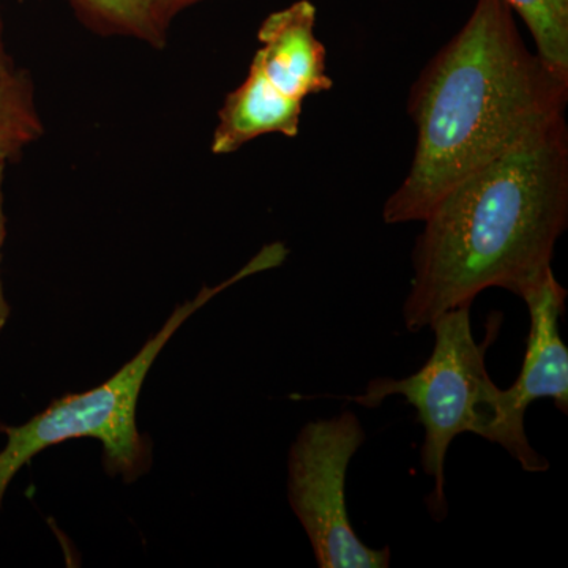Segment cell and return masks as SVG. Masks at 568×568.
Masks as SVG:
<instances>
[{
  "instance_id": "obj_1",
  "label": "cell",
  "mask_w": 568,
  "mask_h": 568,
  "mask_svg": "<svg viewBox=\"0 0 568 568\" xmlns=\"http://www.w3.org/2000/svg\"><path fill=\"white\" fill-rule=\"evenodd\" d=\"M567 100L568 77L526 47L507 0H477L413 85L416 152L384 222H424L467 175L566 119Z\"/></svg>"
},
{
  "instance_id": "obj_2",
  "label": "cell",
  "mask_w": 568,
  "mask_h": 568,
  "mask_svg": "<svg viewBox=\"0 0 568 568\" xmlns=\"http://www.w3.org/2000/svg\"><path fill=\"white\" fill-rule=\"evenodd\" d=\"M424 223L403 306L407 331L473 305L489 287L521 297L551 268L568 223L566 119L467 175Z\"/></svg>"
},
{
  "instance_id": "obj_3",
  "label": "cell",
  "mask_w": 568,
  "mask_h": 568,
  "mask_svg": "<svg viewBox=\"0 0 568 568\" xmlns=\"http://www.w3.org/2000/svg\"><path fill=\"white\" fill-rule=\"evenodd\" d=\"M286 246H264L233 278L215 287H203L193 301L178 306L159 334L148 339L132 361L100 386L81 394L63 395L31 420L18 426L0 425L7 444L0 450V507L11 480L37 455L71 439H97L103 446L108 474L133 480L148 463V447L138 432L136 407L145 377L175 332L212 301L216 294L257 272L278 267L286 260Z\"/></svg>"
},
{
  "instance_id": "obj_4",
  "label": "cell",
  "mask_w": 568,
  "mask_h": 568,
  "mask_svg": "<svg viewBox=\"0 0 568 568\" xmlns=\"http://www.w3.org/2000/svg\"><path fill=\"white\" fill-rule=\"evenodd\" d=\"M429 328L435 332V346L417 373L402 379L377 377L364 394L346 399L375 409L388 396L398 395L417 410L425 432L422 469L435 481L426 506L433 519L443 521L448 511L446 459L455 437L474 433L496 444L499 387L493 383L485 364V354L496 332L481 343L474 339L470 305L443 313Z\"/></svg>"
},
{
  "instance_id": "obj_5",
  "label": "cell",
  "mask_w": 568,
  "mask_h": 568,
  "mask_svg": "<svg viewBox=\"0 0 568 568\" xmlns=\"http://www.w3.org/2000/svg\"><path fill=\"white\" fill-rule=\"evenodd\" d=\"M365 437L361 418L345 410L306 424L291 447L287 497L321 568L390 566V549L365 545L347 515V467Z\"/></svg>"
},
{
  "instance_id": "obj_6",
  "label": "cell",
  "mask_w": 568,
  "mask_h": 568,
  "mask_svg": "<svg viewBox=\"0 0 568 568\" xmlns=\"http://www.w3.org/2000/svg\"><path fill=\"white\" fill-rule=\"evenodd\" d=\"M530 316L525 362L514 386L497 394L496 444L506 448L523 469L537 474L549 463L530 446L525 414L537 399L551 398L560 413H568V349L559 334V320L566 308L567 291L552 268L521 295Z\"/></svg>"
},
{
  "instance_id": "obj_7",
  "label": "cell",
  "mask_w": 568,
  "mask_h": 568,
  "mask_svg": "<svg viewBox=\"0 0 568 568\" xmlns=\"http://www.w3.org/2000/svg\"><path fill=\"white\" fill-rule=\"evenodd\" d=\"M316 7L297 0L274 11L261 24V48L253 62L283 95L297 102L327 92L332 80L325 71V48L315 33Z\"/></svg>"
},
{
  "instance_id": "obj_8",
  "label": "cell",
  "mask_w": 568,
  "mask_h": 568,
  "mask_svg": "<svg viewBox=\"0 0 568 568\" xmlns=\"http://www.w3.org/2000/svg\"><path fill=\"white\" fill-rule=\"evenodd\" d=\"M304 103L276 91L263 71L250 65L246 80L227 95L213 133L212 152L226 155L263 134L294 138L301 126Z\"/></svg>"
},
{
  "instance_id": "obj_9",
  "label": "cell",
  "mask_w": 568,
  "mask_h": 568,
  "mask_svg": "<svg viewBox=\"0 0 568 568\" xmlns=\"http://www.w3.org/2000/svg\"><path fill=\"white\" fill-rule=\"evenodd\" d=\"M41 130L28 73L13 69L0 77V163L17 160Z\"/></svg>"
},
{
  "instance_id": "obj_10",
  "label": "cell",
  "mask_w": 568,
  "mask_h": 568,
  "mask_svg": "<svg viewBox=\"0 0 568 568\" xmlns=\"http://www.w3.org/2000/svg\"><path fill=\"white\" fill-rule=\"evenodd\" d=\"M74 9L95 28L136 37L149 43L164 40V22L151 0H71Z\"/></svg>"
},
{
  "instance_id": "obj_11",
  "label": "cell",
  "mask_w": 568,
  "mask_h": 568,
  "mask_svg": "<svg viewBox=\"0 0 568 568\" xmlns=\"http://www.w3.org/2000/svg\"><path fill=\"white\" fill-rule=\"evenodd\" d=\"M528 26L537 54L568 77V0H507Z\"/></svg>"
},
{
  "instance_id": "obj_12",
  "label": "cell",
  "mask_w": 568,
  "mask_h": 568,
  "mask_svg": "<svg viewBox=\"0 0 568 568\" xmlns=\"http://www.w3.org/2000/svg\"><path fill=\"white\" fill-rule=\"evenodd\" d=\"M3 174H6V163H0V263H2V246L7 237V220L3 213ZM10 316V305L3 294L2 276H0V332L7 325Z\"/></svg>"
},
{
  "instance_id": "obj_13",
  "label": "cell",
  "mask_w": 568,
  "mask_h": 568,
  "mask_svg": "<svg viewBox=\"0 0 568 568\" xmlns=\"http://www.w3.org/2000/svg\"><path fill=\"white\" fill-rule=\"evenodd\" d=\"M153 9L160 14L164 22L170 21L173 14L178 13L183 7L196 2V0H151Z\"/></svg>"
},
{
  "instance_id": "obj_14",
  "label": "cell",
  "mask_w": 568,
  "mask_h": 568,
  "mask_svg": "<svg viewBox=\"0 0 568 568\" xmlns=\"http://www.w3.org/2000/svg\"><path fill=\"white\" fill-rule=\"evenodd\" d=\"M13 69V63H11L9 54H7L6 41H3L2 17H0V77H3V74L9 73Z\"/></svg>"
}]
</instances>
